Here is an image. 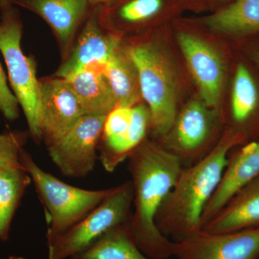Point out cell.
<instances>
[{
    "instance_id": "1",
    "label": "cell",
    "mask_w": 259,
    "mask_h": 259,
    "mask_svg": "<svg viewBox=\"0 0 259 259\" xmlns=\"http://www.w3.org/2000/svg\"><path fill=\"white\" fill-rule=\"evenodd\" d=\"M127 160L134 194V210L128 221L131 235L149 258H170L173 242L158 229L156 218L183 167L158 142L148 140Z\"/></svg>"
},
{
    "instance_id": "2",
    "label": "cell",
    "mask_w": 259,
    "mask_h": 259,
    "mask_svg": "<svg viewBox=\"0 0 259 259\" xmlns=\"http://www.w3.org/2000/svg\"><path fill=\"white\" fill-rule=\"evenodd\" d=\"M243 141V134L228 130L207 156L182 168L156 215V226L163 236L177 243L202 230L204 209L219 185L228 156Z\"/></svg>"
},
{
    "instance_id": "3",
    "label": "cell",
    "mask_w": 259,
    "mask_h": 259,
    "mask_svg": "<svg viewBox=\"0 0 259 259\" xmlns=\"http://www.w3.org/2000/svg\"><path fill=\"white\" fill-rule=\"evenodd\" d=\"M20 162L31 177L45 208L47 243L86 217L113 190H88L68 185L42 170L23 150Z\"/></svg>"
},
{
    "instance_id": "4",
    "label": "cell",
    "mask_w": 259,
    "mask_h": 259,
    "mask_svg": "<svg viewBox=\"0 0 259 259\" xmlns=\"http://www.w3.org/2000/svg\"><path fill=\"white\" fill-rule=\"evenodd\" d=\"M139 76L141 97L147 103L153 134L161 139L176 119L177 84L171 61L156 46L141 44L127 51Z\"/></svg>"
},
{
    "instance_id": "5",
    "label": "cell",
    "mask_w": 259,
    "mask_h": 259,
    "mask_svg": "<svg viewBox=\"0 0 259 259\" xmlns=\"http://www.w3.org/2000/svg\"><path fill=\"white\" fill-rule=\"evenodd\" d=\"M131 180L114 187L111 193L79 223L48 243V259L71 258L86 249L104 233L131 218L134 203Z\"/></svg>"
},
{
    "instance_id": "6",
    "label": "cell",
    "mask_w": 259,
    "mask_h": 259,
    "mask_svg": "<svg viewBox=\"0 0 259 259\" xmlns=\"http://www.w3.org/2000/svg\"><path fill=\"white\" fill-rule=\"evenodd\" d=\"M22 25L14 17L7 16L0 23V52L8 68L13 93L23 109L29 131L34 139H42L40 81L36 66L21 48Z\"/></svg>"
},
{
    "instance_id": "7",
    "label": "cell",
    "mask_w": 259,
    "mask_h": 259,
    "mask_svg": "<svg viewBox=\"0 0 259 259\" xmlns=\"http://www.w3.org/2000/svg\"><path fill=\"white\" fill-rule=\"evenodd\" d=\"M218 112L203 102L193 100L180 112L171 129L158 143L180 161L183 168L207 156L216 146L211 144L218 129Z\"/></svg>"
},
{
    "instance_id": "8",
    "label": "cell",
    "mask_w": 259,
    "mask_h": 259,
    "mask_svg": "<svg viewBox=\"0 0 259 259\" xmlns=\"http://www.w3.org/2000/svg\"><path fill=\"white\" fill-rule=\"evenodd\" d=\"M106 117L83 115L60 141L47 148L53 163L63 175L81 178L93 171Z\"/></svg>"
},
{
    "instance_id": "9",
    "label": "cell",
    "mask_w": 259,
    "mask_h": 259,
    "mask_svg": "<svg viewBox=\"0 0 259 259\" xmlns=\"http://www.w3.org/2000/svg\"><path fill=\"white\" fill-rule=\"evenodd\" d=\"M177 259H258L259 227L243 231L212 233L203 230L172 243Z\"/></svg>"
},
{
    "instance_id": "10",
    "label": "cell",
    "mask_w": 259,
    "mask_h": 259,
    "mask_svg": "<svg viewBox=\"0 0 259 259\" xmlns=\"http://www.w3.org/2000/svg\"><path fill=\"white\" fill-rule=\"evenodd\" d=\"M42 139L47 148L60 141L84 115L77 97L66 79L40 81Z\"/></svg>"
},
{
    "instance_id": "11",
    "label": "cell",
    "mask_w": 259,
    "mask_h": 259,
    "mask_svg": "<svg viewBox=\"0 0 259 259\" xmlns=\"http://www.w3.org/2000/svg\"><path fill=\"white\" fill-rule=\"evenodd\" d=\"M178 41L202 102L218 112L221 105L224 66L221 56L207 42L192 34L181 32Z\"/></svg>"
},
{
    "instance_id": "12",
    "label": "cell",
    "mask_w": 259,
    "mask_h": 259,
    "mask_svg": "<svg viewBox=\"0 0 259 259\" xmlns=\"http://www.w3.org/2000/svg\"><path fill=\"white\" fill-rule=\"evenodd\" d=\"M259 177V140L251 141L228 156L217 190L204 209L202 228L241 189Z\"/></svg>"
},
{
    "instance_id": "13",
    "label": "cell",
    "mask_w": 259,
    "mask_h": 259,
    "mask_svg": "<svg viewBox=\"0 0 259 259\" xmlns=\"http://www.w3.org/2000/svg\"><path fill=\"white\" fill-rule=\"evenodd\" d=\"M119 49V39L102 31L96 19L85 25L71 56L57 71V76L67 79L82 70L104 69L107 61Z\"/></svg>"
},
{
    "instance_id": "14",
    "label": "cell",
    "mask_w": 259,
    "mask_h": 259,
    "mask_svg": "<svg viewBox=\"0 0 259 259\" xmlns=\"http://www.w3.org/2000/svg\"><path fill=\"white\" fill-rule=\"evenodd\" d=\"M258 227L259 177L237 192L202 230L224 233Z\"/></svg>"
},
{
    "instance_id": "15",
    "label": "cell",
    "mask_w": 259,
    "mask_h": 259,
    "mask_svg": "<svg viewBox=\"0 0 259 259\" xmlns=\"http://www.w3.org/2000/svg\"><path fill=\"white\" fill-rule=\"evenodd\" d=\"M35 12L55 32L63 47L71 42L80 20L88 10V0H17Z\"/></svg>"
},
{
    "instance_id": "16",
    "label": "cell",
    "mask_w": 259,
    "mask_h": 259,
    "mask_svg": "<svg viewBox=\"0 0 259 259\" xmlns=\"http://www.w3.org/2000/svg\"><path fill=\"white\" fill-rule=\"evenodd\" d=\"M104 69H87L66 80L84 115H107L117 106Z\"/></svg>"
},
{
    "instance_id": "17",
    "label": "cell",
    "mask_w": 259,
    "mask_h": 259,
    "mask_svg": "<svg viewBox=\"0 0 259 259\" xmlns=\"http://www.w3.org/2000/svg\"><path fill=\"white\" fill-rule=\"evenodd\" d=\"M128 221L104 233L71 259H152L143 253L131 235Z\"/></svg>"
},
{
    "instance_id": "18",
    "label": "cell",
    "mask_w": 259,
    "mask_h": 259,
    "mask_svg": "<svg viewBox=\"0 0 259 259\" xmlns=\"http://www.w3.org/2000/svg\"><path fill=\"white\" fill-rule=\"evenodd\" d=\"M206 25L214 31L243 35L259 31V0H235L208 17Z\"/></svg>"
},
{
    "instance_id": "19",
    "label": "cell",
    "mask_w": 259,
    "mask_h": 259,
    "mask_svg": "<svg viewBox=\"0 0 259 259\" xmlns=\"http://www.w3.org/2000/svg\"><path fill=\"white\" fill-rule=\"evenodd\" d=\"M103 71L117 105H136L141 96L139 76L127 51H116L105 64Z\"/></svg>"
},
{
    "instance_id": "20",
    "label": "cell",
    "mask_w": 259,
    "mask_h": 259,
    "mask_svg": "<svg viewBox=\"0 0 259 259\" xmlns=\"http://www.w3.org/2000/svg\"><path fill=\"white\" fill-rule=\"evenodd\" d=\"M31 177L23 166L0 169V240L9 238L10 226Z\"/></svg>"
},
{
    "instance_id": "21",
    "label": "cell",
    "mask_w": 259,
    "mask_h": 259,
    "mask_svg": "<svg viewBox=\"0 0 259 259\" xmlns=\"http://www.w3.org/2000/svg\"><path fill=\"white\" fill-rule=\"evenodd\" d=\"M258 105V91L250 71L243 64L237 67L231 100L233 122L243 124L254 113Z\"/></svg>"
},
{
    "instance_id": "22",
    "label": "cell",
    "mask_w": 259,
    "mask_h": 259,
    "mask_svg": "<svg viewBox=\"0 0 259 259\" xmlns=\"http://www.w3.org/2000/svg\"><path fill=\"white\" fill-rule=\"evenodd\" d=\"M132 107L117 105L107 115L100 139L103 141L100 155L111 149L126 134L131 124Z\"/></svg>"
},
{
    "instance_id": "23",
    "label": "cell",
    "mask_w": 259,
    "mask_h": 259,
    "mask_svg": "<svg viewBox=\"0 0 259 259\" xmlns=\"http://www.w3.org/2000/svg\"><path fill=\"white\" fill-rule=\"evenodd\" d=\"M25 136L18 132L0 135V169L23 166L20 162Z\"/></svg>"
},
{
    "instance_id": "24",
    "label": "cell",
    "mask_w": 259,
    "mask_h": 259,
    "mask_svg": "<svg viewBox=\"0 0 259 259\" xmlns=\"http://www.w3.org/2000/svg\"><path fill=\"white\" fill-rule=\"evenodd\" d=\"M163 6V0H132L120 10L121 18L131 23L144 21L157 14Z\"/></svg>"
},
{
    "instance_id": "25",
    "label": "cell",
    "mask_w": 259,
    "mask_h": 259,
    "mask_svg": "<svg viewBox=\"0 0 259 259\" xmlns=\"http://www.w3.org/2000/svg\"><path fill=\"white\" fill-rule=\"evenodd\" d=\"M19 106L18 100L8 86L6 75L0 64V114L8 120H16L19 116Z\"/></svg>"
},
{
    "instance_id": "26",
    "label": "cell",
    "mask_w": 259,
    "mask_h": 259,
    "mask_svg": "<svg viewBox=\"0 0 259 259\" xmlns=\"http://www.w3.org/2000/svg\"><path fill=\"white\" fill-rule=\"evenodd\" d=\"M112 0H88L90 4L99 5V4H108Z\"/></svg>"
},
{
    "instance_id": "27",
    "label": "cell",
    "mask_w": 259,
    "mask_h": 259,
    "mask_svg": "<svg viewBox=\"0 0 259 259\" xmlns=\"http://www.w3.org/2000/svg\"><path fill=\"white\" fill-rule=\"evenodd\" d=\"M8 259H25L23 258V257H20V256H10V258H8Z\"/></svg>"
},
{
    "instance_id": "28",
    "label": "cell",
    "mask_w": 259,
    "mask_h": 259,
    "mask_svg": "<svg viewBox=\"0 0 259 259\" xmlns=\"http://www.w3.org/2000/svg\"><path fill=\"white\" fill-rule=\"evenodd\" d=\"M257 59H258V61L259 63V51H258V53H257Z\"/></svg>"
},
{
    "instance_id": "29",
    "label": "cell",
    "mask_w": 259,
    "mask_h": 259,
    "mask_svg": "<svg viewBox=\"0 0 259 259\" xmlns=\"http://www.w3.org/2000/svg\"><path fill=\"white\" fill-rule=\"evenodd\" d=\"M259 259V258H258Z\"/></svg>"
}]
</instances>
